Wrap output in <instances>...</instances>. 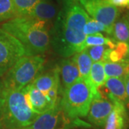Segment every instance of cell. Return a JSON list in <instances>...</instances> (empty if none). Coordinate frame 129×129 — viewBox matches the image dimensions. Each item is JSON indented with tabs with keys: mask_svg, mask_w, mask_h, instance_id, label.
I'll return each instance as SVG.
<instances>
[{
	"mask_svg": "<svg viewBox=\"0 0 129 129\" xmlns=\"http://www.w3.org/2000/svg\"><path fill=\"white\" fill-rule=\"evenodd\" d=\"M89 17L78 0H62L50 31V45L56 53L67 58L79 52L86 37L83 28Z\"/></svg>",
	"mask_w": 129,
	"mask_h": 129,
	"instance_id": "1",
	"label": "cell"
},
{
	"mask_svg": "<svg viewBox=\"0 0 129 129\" xmlns=\"http://www.w3.org/2000/svg\"><path fill=\"white\" fill-rule=\"evenodd\" d=\"M52 24L29 16L17 17L6 22L1 28L21 42L26 56L42 55L50 46Z\"/></svg>",
	"mask_w": 129,
	"mask_h": 129,
	"instance_id": "2",
	"label": "cell"
},
{
	"mask_svg": "<svg viewBox=\"0 0 129 129\" xmlns=\"http://www.w3.org/2000/svg\"><path fill=\"white\" fill-rule=\"evenodd\" d=\"M38 116L28 106L22 90L3 88L0 129H23L32 124Z\"/></svg>",
	"mask_w": 129,
	"mask_h": 129,
	"instance_id": "3",
	"label": "cell"
},
{
	"mask_svg": "<svg viewBox=\"0 0 129 129\" xmlns=\"http://www.w3.org/2000/svg\"><path fill=\"white\" fill-rule=\"evenodd\" d=\"M98 91L89 78H80L62 92L60 107L72 118H80L88 115L93 97Z\"/></svg>",
	"mask_w": 129,
	"mask_h": 129,
	"instance_id": "4",
	"label": "cell"
},
{
	"mask_svg": "<svg viewBox=\"0 0 129 129\" xmlns=\"http://www.w3.org/2000/svg\"><path fill=\"white\" fill-rule=\"evenodd\" d=\"M45 60L42 55L24 56L2 78L4 89L21 90L40 74Z\"/></svg>",
	"mask_w": 129,
	"mask_h": 129,
	"instance_id": "5",
	"label": "cell"
},
{
	"mask_svg": "<svg viewBox=\"0 0 129 129\" xmlns=\"http://www.w3.org/2000/svg\"><path fill=\"white\" fill-rule=\"evenodd\" d=\"M91 125L80 118H72L64 113L59 103L54 108L40 115L32 124L23 129H75L90 128Z\"/></svg>",
	"mask_w": 129,
	"mask_h": 129,
	"instance_id": "6",
	"label": "cell"
},
{
	"mask_svg": "<svg viewBox=\"0 0 129 129\" xmlns=\"http://www.w3.org/2000/svg\"><path fill=\"white\" fill-rule=\"evenodd\" d=\"M24 56L25 50L21 42L0 27V78Z\"/></svg>",
	"mask_w": 129,
	"mask_h": 129,
	"instance_id": "7",
	"label": "cell"
},
{
	"mask_svg": "<svg viewBox=\"0 0 129 129\" xmlns=\"http://www.w3.org/2000/svg\"><path fill=\"white\" fill-rule=\"evenodd\" d=\"M78 2L90 17L106 25L111 32L113 24L120 16L119 8L111 5L109 0H78Z\"/></svg>",
	"mask_w": 129,
	"mask_h": 129,
	"instance_id": "8",
	"label": "cell"
},
{
	"mask_svg": "<svg viewBox=\"0 0 129 129\" xmlns=\"http://www.w3.org/2000/svg\"><path fill=\"white\" fill-rule=\"evenodd\" d=\"M113 108V105L112 102L108 98L104 96L100 90L98 89L87 115L89 123L97 128H103Z\"/></svg>",
	"mask_w": 129,
	"mask_h": 129,
	"instance_id": "9",
	"label": "cell"
},
{
	"mask_svg": "<svg viewBox=\"0 0 129 129\" xmlns=\"http://www.w3.org/2000/svg\"><path fill=\"white\" fill-rule=\"evenodd\" d=\"M107 97L112 102L113 108L105 125V129H128L129 114L123 102L108 92Z\"/></svg>",
	"mask_w": 129,
	"mask_h": 129,
	"instance_id": "10",
	"label": "cell"
},
{
	"mask_svg": "<svg viewBox=\"0 0 129 129\" xmlns=\"http://www.w3.org/2000/svg\"><path fill=\"white\" fill-rule=\"evenodd\" d=\"M22 90L29 107L37 115H41L53 108L45 95L37 90L32 85V83L22 89Z\"/></svg>",
	"mask_w": 129,
	"mask_h": 129,
	"instance_id": "11",
	"label": "cell"
},
{
	"mask_svg": "<svg viewBox=\"0 0 129 129\" xmlns=\"http://www.w3.org/2000/svg\"><path fill=\"white\" fill-rule=\"evenodd\" d=\"M57 68L60 76V88L63 92L80 78V73L73 57L63 59L60 62Z\"/></svg>",
	"mask_w": 129,
	"mask_h": 129,
	"instance_id": "12",
	"label": "cell"
},
{
	"mask_svg": "<svg viewBox=\"0 0 129 129\" xmlns=\"http://www.w3.org/2000/svg\"><path fill=\"white\" fill-rule=\"evenodd\" d=\"M59 7L52 0H41L27 15L37 20L52 24L59 12Z\"/></svg>",
	"mask_w": 129,
	"mask_h": 129,
	"instance_id": "13",
	"label": "cell"
},
{
	"mask_svg": "<svg viewBox=\"0 0 129 129\" xmlns=\"http://www.w3.org/2000/svg\"><path fill=\"white\" fill-rule=\"evenodd\" d=\"M32 85L44 94L52 88L60 86L58 68H55L39 75L32 82Z\"/></svg>",
	"mask_w": 129,
	"mask_h": 129,
	"instance_id": "14",
	"label": "cell"
},
{
	"mask_svg": "<svg viewBox=\"0 0 129 129\" xmlns=\"http://www.w3.org/2000/svg\"><path fill=\"white\" fill-rule=\"evenodd\" d=\"M109 37L115 42H125L129 45V17L125 12L115 21Z\"/></svg>",
	"mask_w": 129,
	"mask_h": 129,
	"instance_id": "15",
	"label": "cell"
},
{
	"mask_svg": "<svg viewBox=\"0 0 129 129\" xmlns=\"http://www.w3.org/2000/svg\"><path fill=\"white\" fill-rule=\"evenodd\" d=\"M103 85L113 96L123 102L125 106L128 105L124 78H108Z\"/></svg>",
	"mask_w": 129,
	"mask_h": 129,
	"instance_id": "16",
	"label": "cell"
},
{
	"mask_svg": "<svg viewBox=\"0 0 129 129\" xmlns=\"http://www.w3.org/2000/svg\"><path fill=\"white\" fill-rule=\"evenodd\" d=\"M104 70L106 78H124L128 74L129 70V62L123 60L119 62H113L110 61L103 62Z\"/></svg>",
	"mask_w": 129,
	"mask_h": 129,
	"instance_id": "17",
	"label": "cell"
},
{
	"mask_svg": "<svg viewBox=\"0 0 129 129\" xmlns=\"http://www.w3.org/2000/svg\"><path fill=\"white\" fill-rule=\"evenodd\" d=\"M129 51V45L125 42H115V46L113 49H107L104 53L103 62L110 61L116 62L123 60L126 57Z\"/></svg>",
	"mask_w": 129,
	"mask_h": 129,
	"instance_id": "18",
	"label": "cell"
},
{
	"mask_svg": "<svg viewBox=\"0 0 129 129\" xmlns=\"http://www.w3.org/2000/svg\"><path fill=\"white\" fill-rule=\"evenodd\" d=\"M75 61L80 73V78H88L92 61L88 52L85 50L75 52L73 56Z\"/></svg>",
	"mask_w": 129,
	"mask_h": 129,
	"instance_id": "19",
	"label": "cell"
},
{
	"mask_svg": "<svg viewBox=\"0 0 129 129\" xmlns=\"http://www.w3.org/2000/svg\"><path fill=\"white\" fill-rule=\"evenodd\" d=\"M98 45H107L110 49H113L115 46V42L113 41L110 37H105L101 33L87 35L80 46L79 52L89 47Z\"/></svg>",
	"mask_w": 129,
	"mask_h": 129,
	"instance_id": "20",
	"label": "cell"
},
{
	"mask_svg": "<svg viewBox=\"0 0 129 129\" xmlns=\"http://www.w3.org/2000/svg\"><path fill=\"white\" fill-rule=\"evenodd\" d=\"M88 78L96 89H99L103 86L106 80L103 62L99 61L92 62Z\"/></svg>",
	"mask_w": 129,
	"mask_h": 129,
	"instance_id": "21",
	"label": "cell"
},
{
	"mask_svg": "<svg viewBox=\"0 0 129 129\" xmlns=\"http://www.w3.org/2000/svg\"><path fill=\"white\" fill-rule=\"evenodd\" d=\"M41 0H12L17 17L27 16Z\"/></svg>",
	"mask_w": 129,
	"mask_h": 129,
	"instance_id": "22",
	"label": "cell"
},
{
	"mask_svg": "<svg viewBox=\"0 0 129 129\" xmlns=\"http://www.w3.org/2000/svg\"><path fill=\"white\" fill-rule=\"evenodd\" d=\"M101 32H106L108 36H110L111 35V31L106 25L93 19L91 17H89L83 28L84 35L87 36V35H90L96 33H101Z\"/></svg>",
	"mask_w": 129,
	"mask_h": 129,
	"instance_id": "23",
	"label": "cell"
},
{
	"mask_svg": "<svg viewBox=\"0 0 129 129\" xmlns=\"http://www.w3.org/2000/svg\"><path fill=\"white\" fill-rule=\"evenodd\" d=\"M17 17L12 0H0V23Z\"/></svg>",
	"mask_w": 129,
	"mask_h": 129,
	"instance_id": "24",
	"label": "cell"
},
{
	"mask_svg": "<svg viewBox=\"0 0 129 129\" xmlns=\"http://www.w3.org/2000/svg\"><path fill=\"white\" fill-rule=\"evenodd\" d=\"M108 48L107 45H98V46L89 47L85 49L91 58L92 62H99L103 60V56L106 50Z\"/></svg>",
	"mask_w": 129,
	"mask_h": 129,
	"instance_id": "25",
	"label": "cell"
},
{
	"mask_svg": "<svg viewBox=\"0 0 129 129\" xmlns=\"http://www.w3.org/2000/svg\"><path fill=\"white\" fill-rule=\"evenodd\" d=\"M109 2L118 8L129 9V0H109Z\"/></svg>",
	"mask_w": 129,
	"mask_h": 129,
	"instance_id": "26",
	"label": "cell"
},
{
	"mask_svg": "<svg viewBox=\"0 0 129 129\" xmlns=\"http://www.w3.org/2000/svg\"><path fill=\"white\" fill-rule=\"evenodd\" d=\"M125 85V92L127 95V100H128V105L129 106V75L127 74L124 78Z\"/></svg>",
	"mask_w": 129,
	"mask_h": 129,
	"instance_id": "27",
	"label": "cell"
},
{
	"mask_svg": "<svg viewBox=\"0 0 129 129\" xmlns=\"http://www.w3.org/2000/svg\"><path fill=\"white\" fill-rule=\"evenodd\" d=\"M2 93H3V86L2 80H0V120L2 118Z\"/></svg>",
	"mask_w": 129,
	"mask_h": 129,
	"instance_id": "28",
	"label": "cell"
},
{
	"mask_svg": "<svg viewBox=\"0 0 129 129\" xmlns=\"http://www.w3.org/2000/svg\"><path fill=\"white\" fill-rule=\"evenodd\" d=\"M127 13H128V17H129V11L127 12ZM125 60H126V61H128L129 62V51H128V55L126 56V57H125Z\"/></svg>",
	"mask_w": 129,
	"mask_h": 129,
	"instance_id": "29",
	"label": "cell"
},
{
	"mask_svg": "<svg viewBox=\"0 0 129 129\" xmlns=\"http://www.w3.org/2000/svg\"><path fill=\"white\" fill-rule=\"evenodd\" d=\"M128 75H129V70H128Z\"/></svg>",
	"mask_w": 129,
	"mask_h": 129,
	"instance_id": "30",
	"label": "cell"
}]
</instances>
